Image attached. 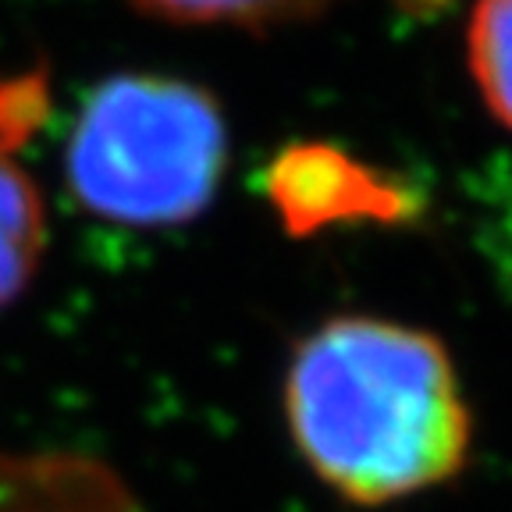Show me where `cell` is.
Masks as SVG:
<instances>
[{
  "mask_svg": "<svg viewBox=\"0 0 512 512\" xmlns=\"http://www.w3.org/2000/svg\"><path fill=\"white\" fill-rule=\"evenodd\" d=\"M288 434L320 484L352 505H388L452 480L473 420L448 349L384 317H331L285 374Z\"/></svg>",
  "mask_w": 512,
  "mask_h": 512,
  "instance_id": "1",
  "label": "cell"
},
{
  "mask_svg": "<svg viewBox=\"0 0 512 512\" xmlns=\"http://www.w3.org/2000/svg\"><path fill=\"white\" fill-rule=\"evenodd\" d=\"M228 125L203 86L150 72L104 79L82 100L64 178L89 214L121 228H178L210 207Z\"/></svg>",
  "mask_w": 512,
  "mask_h": 512,
  "instance_id": "2",
  "label": "cell"
},
{
  "mask_svg": "<svg viewBox=\"0 0 512 512\" xmlns=\"http://www.w3.org/2000/svg\"><path fill=\"white\" fill-rule=\"evenodd\" d=\"M47 114L43 75L0 82V310H8L47 249L43 196L29 171L18 164L15 150Z\"/></svg>",
  "mask_w": 512,
  "mask_h": 512,
  "instance_id": "3",
  "label": "cell"
},
{
  "mask_svg": "<svg viewBox=\"0 0 512 512\" xmlns=\"http://www.w3.org/2000/svg\"><path fill=\"white\" fill-rule=\"evenodd\" d=\"M466 64L495 121L512 132V0H477L466 25Z\"/></svg>",
  "mask_w": 512,
  "mask_h": 512,
  "instance_id": "4",
  "label": "cell"
},
{
  "mask_svg": "<svg viewBox=\"0 0 512 512\" xmlns=\"http://www.w3.org/2000/svg\"><path fill=\"white\" fill-rule=\"evenodd\" d=\"M143 15L178 25H235V29H271L320 15L335 0H128Z\"/></svg>",
  "mask_w": 512,
  "mask_h": 512,
  "instance_id": "5",
  "label": "cell"
}]
</instances>
